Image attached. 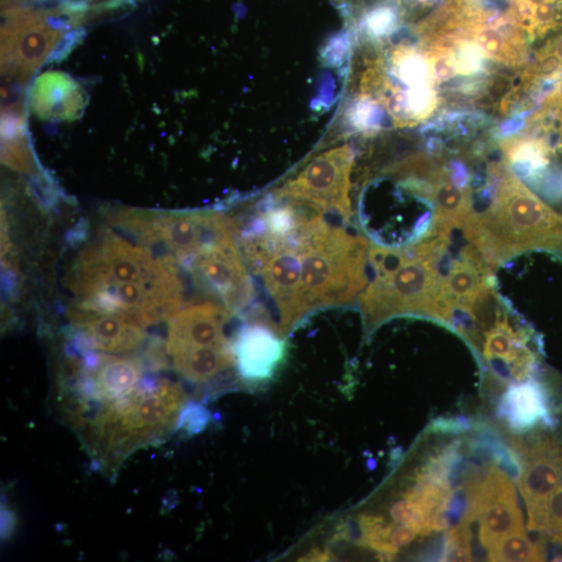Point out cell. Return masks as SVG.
Segmentation results:
<instances>
[{"label": "cell", "mask_w": 562, "mask_h": 562, "mask_svg": "<svg viewBox=\"0 0 562 562\" xmlns=\"http://www.w3.org/2000/svg\"><path fill=\"white\" fill-rule=\"evenodd\" d=\"M451 234H433L402 247L372 244L369 262L373 280L359 298L368 332L401 316H427L453 325L442 261Z\"/></svg>", "instance_id": "7a4b0ae2"}, {"label": "cell", "mask_w": 562, "mask_h": 562, "mask_svg": "<svg viewBox=\"0 0 562 562\" xmlns=\"http://www.w3.org/2000/svg\"><path fill=\"white\" fill-rule=\"evenodd\" d=\"M500 415L510 428L524 432L536 425H550L548 394L540 382L529 379L510 387L503 396Z\"/></svg>", "instance_id": "5bb4252c"}, {"label": "cell", "mask_w": 562, "mask_h": 562, "mask_svg": "<svg viewBox=\"0 0 562 562\" xmlns=\"http://www.w3.org/2000/svg\"><path fill=\"white\" fill-rule=\"evenodd\" d=\"M520 461V491L527 508L540 503L562 485V447L547 438L515 447Z\"/></svg>", "instance_id": "4fadbf2b"}, {"label": "cell", "mask_w": 562, "mask_h": 562, "mask_svg": "<svg viewBox=\"0 0 562 562\" xmlns=\"http://www.w3.org/2000/svg\"><path fill=\"white\" fill-rule=\"evenodd\" d=\"M212 420V414L199 403H187L178 418L177 428L188 434H197L206 429Z\"/></svg>", "instance_id": "44dd1931"}, {"label": "cell", "mask_w": 562, "mask_h": 562, "mask_svg": "<svg viewBox=\"0 0 562 562\" xmlns=\"http://www.w3.org/2000/svg\"><path fill=\"white\" fill-rule=\"evenodd\" d=\"M4 161L12 168L27 171L30 169L29 150L19 141L6 142L3 150Z\"/></svg>", "instance_id": "7402d4cb"}, {"label": "cell", "mask_w": 562, "mask_h": 562, "mask_svg": "<svg viewBox=\"0 0 562 562\" xmlns=\"http://www.w3.org/2000/svg\"><path fill=\"white\" fill-rule=\"evenodd\" d=\"M231 315L222 304L203 301L170 319L167 351L178 373L189 381L206 383L236 365L233 342L225 336Z\"/></svg>", "instance_id": "8992f818"}, {"label": "cell", "mask_w": 562, "mask_h": 562, "mask_svg": "<svg viewBox=\"0 0 562 562\" xmlns=\"http://www.w3.org/2000/svg\"><path fill=\"white\" fill-rule=\"evenodd\" d=\"M463 232L493 270L529 250L562 253V215L510 175L490 206L472 213Z\"/></svg>", "instance_id": "5b68a950"}, {"label": "cell", "mask_w": 562, "mask_h": 562, "mask_svg": "<svg viewBox=\"0 0 562 562\" xmlns=\"http://www.w3.org/2000/svg\"><path fill=\"white\" fill-rule=\"evenodd\" d=\"M353 161V152L347 145L327 150L276 191L312 202L348 223L352 217L349 192Z\"/></svg>", "instance_id": "ba28073f"}, {"label": "cell", "mask_w": 562, "mask_h": 562, "mask_svg": "<svg viewBox=\"0 0 562 562\" xmlns=\"http://www.w3.org/2000/svg\"><path fill=\"white\" fill-rule=\"evenodd\" d=\"M3 528H2V532H3V536H5V538H7V536L10 534V530L12 529V525H13V515L12 513L8 512L7 509H3Z\"/></svg>", "instance_id": "4316f807"}, {"label": "cell", "mask_w": 562, "mask_h": 562, "mask_svg": "<svg viewBox=\"0 0 562 562\" xmlns=\"http://www.w3.org/2000/svg\"><path fill=\"white\" fill-rule=\"evenodd\" d=\"M457 69V61L451 55L441 56L434 61L432 65L434 78L441 82H446L454 78Z\"/></svg>", "instance_id": "cb8c5ba5"}, {"label": "cell", "mask_w": 562, "mask_h": 562, "mask_svg": "<svg viewBox=\"0 0 562 562\" xmlns=\"http://www.w3.org/2000/svg\"><path fill=\"white\" fill-rule=\"evenodd\" d=\"M489 552L492 561H541L545 558L543 546L532 542L525 529L505 536Z\"/></svg>", "instance_id": "e0dca14e"}, {"label": "cell", "mask_w": 562, "mask_h": 562, "mask_svg": "<svg viewBox=\"0 0 562 562\" xmlns=\"http://www.w3.org/2000/svg\"><path fill=\"white\" fill-rule=\"evenodd\" d=\"M280 239L299 266L301 321L315 311L353 303L369 284V242L326 216L306 221Z\"/></svg>", "instance_id": "3957f363"}, {"label": "cell", "mask_w": 562, "mask_h": 562, "mask_svg": "<svg viewBox=\"0 0 562 562\" xmlns=\"http://www.w3.org/2000/svg\"><path fill=\"white\" fill-rule=\"evenodd\" d=\"M185 399L172 381L144 378L131 393L98 408L81 438L101 465L118 467L134 451L162 441L177 426Z\"/></svg>", "instance_id": "277c9868"}, {"label": "cell", "mask_w": 562, "mask_h": 562, "mask_svg": "<svg viewBox=\"0 0 562 562\" xmlns=\"http://www.w3.org/2000/svg\"><path fill=\"white\" fill-rule=\"evenodd\" d=\"M398 23V12L389 6H381L370 11L365 18L368 33L374 37L390 34Z\"/></svg>", "instance_id": "ffe728a7"}, {"label": "cell", "mask_w": 562, "mask_h": 562, "mask_svg": "<svg viewBox=\"0 0 562 562\" xmlns=\"http://www.w3.org/2000/svg\"><path fill=\"white\" fill-rule=\"evenodd\" d=\"M115 224L145 246H162L176 264L187 265L203 249L235 236L231 223L216 212L158 213L127 210Z\"/></svg>", "instance_id": "52a82bcc"}, {"label": "cell", "mask_w": 562, "mask_h": 562, "mask_svg": "<svg viewBox=\"0 0 562 562\" xmlns=\"http://www.w3.org/2000/svg\"><path fill=\"white\" fill-rule=\"evenodd\" d=\"M84 100L80 86L56 72L43 74L32 92L33 109L44 119H72L83 110Z\"/></svg>", "instance_id": "9a60e30c"}, {"label": "cell", "mask_w": 562, "mask_h": 562, "mask_svg": "<svg viewBox=\"0 0 562 562\" xmlns=\"http://www.w3.org/2000/svg\"><path fill=\"white\" fill-rule=\"evenodd\" d=\"M72 327L85 345L105 353H126L145 338L144 326L129 316L80 304L69 312Z\"/></svg>", "instance_id": "7c38bea8"}, {"label": "cell", "mask_w": 562, "mask_h": 562, "mask_svg": "<svg viewBox=\"0 0 562 562\" xmlns=\"http://www.w3.org/2000/svg\"><path fill=\"white\" fill-rule=\"evenodd\" d=\"M417 531L408 525L395 526L392 541L396 548L400 549L410 545L417 538Z\"/></svg>", "instance_id": "d4e9b609"}, {"label": "cell", "mask_w": 562, "mask_h": 562, "mask_svg": "<svg viewBox=\"0 0 562 562\" xmlns=\"http://www.w3.org/2000/svg\"><path fill=\"white\" fill-rule=\"evenodd\" d=\"M75 291L83 305L129 316L144 327L182 309L184 285L177 264L117 236L87 248L76 266Z\"/></svg>", "instance_id": "6da1fadb"}, {"label": "cell", "mask_w": 562, "mask_h": 562, "mask_svg": "<svg viewBox=\"0 0 562 562\" xmlns=\"http://www.w3.org/2000/svg\"><path fill=\"white\" fill-rule=\"evenodd\" d=\"M468 525H457L446 535L442 560L469 561L472 560L471 534Z\"/></svg>", "instance_id": "d6986e66"}, {"label": "cell", "mask_w": 562, "mask_h": 562, "mask_svg": "<svg viewBox=\"0 0 562 562\" xmlns=\"http://www.w3.org/2000/svg\"><path fill=\"white\" fill-rule=\"evenodd\" d=\"M361 543L363 546L378 551L383 556L393 557L397 552L392 541L395 526L382 517L364 516L361 518Z\"/></svg>", "instance_id": "ac0fdd59"}, {"label": "cell", "mask_w": 562, "mask_h": 562, "mask_svg": "<svg viewBox=\"0 0 562 562\" xmlns=\"http://www.w3.org/2000/svg\"><path fill=\"white\" fill-rule=\"evenodd\" d=\"M269 317L254 315L233 342L240 377L248 383H265L276 375L287 356V343Z\"/></svg>", "instance_id": "8fae6325"}, {"label": "cell", "mask_w": 562, "mask_h": 562, "mask_svg": "<svg viewBox=\"0 0 562 562\" xmlns=\"http://www.w3.org/2000/svg\"><path fill=\"white\" fill-rule=\"evenodd\" d=\"M528 528L541 531L562 544V485L545 500L528 508Z\"/></svg>", "instance_id": "2e32d148"}, {"label": "cell", "mask_w": 562, "mask_h": 562, "mask_svg": "<svg viewBox=\"0 0 562 562\" xmlns=\"http://www.w3.org/2000/svg\"><path fill=\"white\" fill-rule=\"evenodd\" d=\"M236 239L203 249L186 265L196 281L232 314L245 311L255 301V287Z\"/></svg>", "instance_id": "9c48e42d"}, {"label": "cell", "mask_w": 562, "mask_h": 562, "mask_svg": "<svg viewBox=\"0 0 562 562\" xmlns=\"http://www.w3.org/2000/svg\"><path fill=\"white\" fill-rule=\"evenodd\" d=\"M3 30V65L12 75H28L38 69L61 39L49 28L43 14L12 11Z\"/></svg>", "instance_id": "30bf717a"}, {"label": "cell", "mask_w": 562, "mask_h": 562, "mask_svg": "<svg viewBox=\"0 0 562 562\" xmlns=\"http://www.w3.org/2000/svg\"><path fill=\"white\" fill-rule=\"evenodd\" d=\"M376 109L370 101L363 99L356 102L350 110V121L355 129L364 131L374 125Z\"/></svg>", "instance_id": "603a6c76"}, {"label": "cell", "mask_w": 562, "mask_h": 562, "mask_svg": "<svg viewBox=\"0 0 562 562\" xmlns=\"http://www.w3.org/2000/svg\"><path fill=\"white\" fill-rule=\"evenodd\" d=\"M403 10L425 9L431 4L436 3L437 0H393Z\"/></svg>", "instance_id": "484cf974"}]
</instances>
